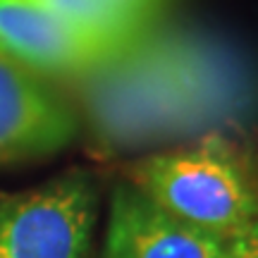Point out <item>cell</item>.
<instances>
[{
    "label": "cell",
    "mask_w": 258,
    "mask_h": 258,
    "mask_svg": "<svg viewBox=\"0 0 258 258\" xmlns=\"http://www.w3.org/2000/svg\"><path fill=\"white\" fill-rule=\"evenodd\" d=\"M225 258H258V232L230 239L227 256Z\"/></svg>",
    "instance_id": "7"
},
{
    "label": "cell",
    "mask_w": 258,
    "mask_h": 258,
    "mask_svg": "<svg viewBox=\"0 0 258 258\" xmlns=\"http://www.w3.org/2000/svg\"><path fill=\"white\" fill-rule=\"evenodd\" d=\"M127 182L215 237L230 241L258 232V129H218L141 158L127 170Z\"/></svg>",
    "instance_id": "1"
},
{
    "label": "cell",
    "mask_w": 258,
    "mask_h": 258,
    "mask_svg": "<svg viewBox=\"0 0 258 258\" xmlns=\"http://www.w3.org/2000/svg\"><path fill=\"white\" fill-rule=\"evenodd\" d=\"M144 3H151V5H156V3H158V0H144Z\"/></svg>",
    "instance_id": "8"
},
{
    "label": "cell",
    "mask_w": 258,
    "mask_h": 258,
    "mask_svg": "<svg viewBox=\"0 0 258 258\" xmlns=\"http://www.w3.org/2000/svg\"><path fill=\"white\" fill-rule=\"evenodd\" d=\"M70 27L132 50L146 36L156 5L144 0H29Z\"/></svg>",
    "instance_id": "6"
},
{
    "label": "cell",
    "mask_w": 258,
    "mask_h": 258,
    "mask_svg": "<svg viewBox=\"0 0 258 258\" xmlns=\"http://www.w3.org/2000/svg\"><path fill=\"white\" fill-rule=\"evenodd\" d=\"M230 241L194 227L122 179L112 186L103 258H225Z\"/></svg>",
    "instance_id": "4"
},
{
    "label": "cell",
    "mask_w": 258,
    "mask_h": 258,
    "mask_svg": "<svg viewBox=\"0 0 258 258\" xmlns=\"http://www.w3.org/2000/svg\"><path fill=\"white\" fill-rule=\"evenodd\" d=\"M98 184L72 170L24 191H0V258H91Z\"/></svg>",
    "instance_id": "2"
},
{
    "label": "cell",
    "mask_w": 258,
    "mask_h": 258,
    "mask_svg": "<svg viewBox=\"0 0 258 258\" xmlns=\"http://www.w3.org/2000/svg\"><path fill=\"white\" fill-rule=\"evenodd\" d=\"M77 132L70 103L27 64L0 55V165L50 156Z\"/></svg>",
    "instance_id": "3"
},
{
    "label": "cell",
    "mask_w": 258,
    "mask_h": 258,
    "mask_svg": "<svg viewBox=\"0 0 258 258\" xmlns=\"http://www.w3.org/2000/svg\"><path fill=\"white\" fill-rule=\"evenodd\" d=\"M127 53L64 24L29 0H0V55L38 74L96 72Z\"/></svg>",
    "instance_id": "5"
}]
</instances>
